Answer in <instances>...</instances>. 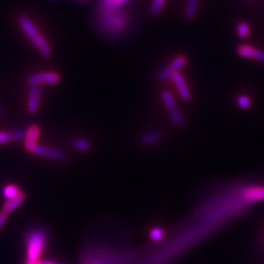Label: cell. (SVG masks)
I'll return each mask as SVG.
<instances>
[{
  "instance_id": "cell-5",
  "label": "cell",
  "mask_w": 264,
  "mask_h": 264,
  "mask_svg": "<svg viewBox=\"0 0 264 264\" xmlns=\"http://www.w3.org/2000/svg\"><path fill=\"white\" fill-rule=\"evenodd\" d=\"M27 81L30 86H39L40 84H57L60 81V75L54 72H41L31 75Z\"/></svg>"
},
{
  "instance_id": "cell-29",
  "label": "cell",
  "mask_w": 264,
  "mask_h": 264,
  "mask_svg": "<svg viewBox=\"0 0 264 264\" xmlns=\"http://www.w3.org/2000/svg\"><path fill=\"white\" fill-rule=\"evenodd\" d=\"M76 1H78V2H87L88 0H76Z\"/></svg>"
},
{
  "instance_id": "cell-30",
  "label": "cell",
  "mask_w": 264,
  "mask_h": 264,
  "mask_svg": "<svg viewBox=\"0 0 264 264\" xmlns=\"http://www.w3.org/2000/svg\"><path fill=\"white\" fill-rule=\"evenodd\" d=\"M0 116H2V110L0 108Z\"/></svg>"
},
{
  "instance_id": "cell-22",
  "label": "cell",
  "mask_w": 264,
  "mask_h": 264,
  "mask_svg": "<svg viewBox=\"0 0 264 264\" xmlns=\"http://www.w3.org/2000/svg\"><path fill=\"white\" fill-rule=\"evenodd\" d=\"M237 104L241 109H248L251 105V100L246 95H241L237 99Z\"/></svg>"
},
{
  "instance_id": "cell-19",
  "label": "cell",
  "mask_w": 264,
  "mask_h": 264,
  "mask_svg": "<svg viewBox=\"0 0 264 264\" xmlns=\"http://www.w3.org/2000/svg\"><path fill=\"white\" fill-rule=\"evenodd\" d=\"M166 2L167 0H152V3L150 6V13L153 16H158L163 11Z\"/></svg>"
},
{
  "instance_id": "cell-1",
  "label": "cell",
  "mask_w": 264,
  "mask_h": 264,
  "mask_svg": "<svg viewBox=\"0 0 264 264\" xmlns=\"http://www.w3.org/2000/svg\"><path fill=\"white\" fill-rule=\"evenodd\" d=\"M96 26L101 33L115 36L122 33L128 22V17L121 7L113 4V0H99L96 10Z\"/></svg>"
},
{
  "instance_id": "cell-27",
  "label": "cell",
  "mask_w": 264,
  "mask_h": 264,
  "mask_svg": "<svg viewBox=\"0 0 264 264\" xmlns=\"http://www.w3.org/2000/svg\"><path fill=\"white\" fill-rule=\"evenodd\" d=\"M40 264H56L55 262H53V261H46V260H41L40 261Z\"/></svg>"
},
{
  "instance_id": "cell-8",
  "label": "cell",
  "mask_w": 264,
  "mask_h": 264,
  "mask_svg": "<svg viewBox=\"0 0 264 264\" xmlns=\"http://www.w3.org/2000/svg\"><path fill=\"white\" fill-rule=\"evenodd\" d=\"M40 134V129L38 125H30L26 131L25 138V148L28 152H33L34 148L38 145V140Z\"/></svg>"
},
{
  "instance_id": "cell-14",
  "label": "cell",
  "mask_w": 264,
  "mask_h": 264,
  "mask_svg": "<svg viewBox=\"0 0 264 264\" xmlns=\"http://www.w3.org/2000/svg\"><path fill=\"white\" fill-rule=\"evenodd\" d=\"M199 9V0H187L184 6V17L187 20H192Z\"/></svg>"
},
{
  "instance_id": "cell-21",
  "label": "cell",
  "mask_w": 264,
  "mask_h": 264,
  "mask_svg": "<svg viewBox=\"0 0 264 264\" xmlns=\"http://www.w3.org/2000/svg\"><path fill=\"white\" fill-rule=\"evenodd\" d=\"M149 236H150V238H151L152 241L158 242V241H161L164 238L165 231L162 228H160V227H155V228L151 229Z\"/></svg>"
},
{
  "instance_id": "cell-6",
  "label": "cell",
  "mask_w": 264,
  "mask_h": 264,
  "mask_svg": "<svg viewBox=\"0 0 264 264\" xmlns=\"http://www.w3.org/2000/svg\"><path fill=\"white\" fill-rule=\"evenodd\" d=\"M32 153L37 156L55 160V161H65L66 160V154L63 151H61L59 149L51 148V147H45V146L38 145V144L34 148Z\"/></svg>"
},
{
  "instance_id": "cell-3",
  "label": "cell",
  "mask_w": 264,
  "mask_h": 264,
  "mask_svg": "<svg viewBox=\"0 0 264 264\" xmlns=\"http://www.w3.org/2000/svg\"><path fill=\"white\" fill-rule=\"evenodd\" d=\"M19 24L29 39L39 50V52L44 57H49L51 55V48L44 37L38 31L36 25L31 21V19L22 15L19 17Z\"/></svg>"
},
{
  "instance_id": "cell-28",
  "label": "cell",
  "mask_w": 264,
  "mask_h": 264,
  "mask_svg": "<svg viewBox=\"0 0 264 264\" xmlns=\"http://www.w3.org/2000/svg\"><path fill=\"white\" fill-rule=\"evenodd\" d=\"M40 261H41V260H38V261H34V262H26L25 264H40Z\"/></svg>"
},
{
  "instance_id": "cell-15",
  "label": "cell",
  "mask_w": 264,
  "mask_h": 264,
  "mask_svg": "<svg viewBox=\"0 0 264 264\" xmlns=\"http://www.w3.org/2000/svg\"><path fill=\"white\" fill-rule=\"evenodd\" d=\"M170 117L171 122L176 127H182L184 125V123H185L184 116H183L182 113L177 108L170 111Z\"/></svg>"
},
{
  "instance_id": "cell-25",
  "label": "cell",
  "mask_w": 264,
  "mask_h": 264,
  "mask_svg": "<svg viewBox=\"0 0 264 264\" xmlns=\"http://www.w3.org/2000/svg\"><path fill=\"white\" fill-rule=\"evenodd\" d=\"M7 219H8V213L3 210L0 211V230H1L2 227L5 225Z\"/></svg>"
},
{
  "instance_id": "cell-24",
  "label": "cell",
  "mask_w": 264,
  "mask_h": 264,
  "mask_svg": "<svg viewBox=\"0 0 264 264\" xmlns=\"http://www.w3.org/2000/svg\"><path fill=\"white\" fill-rule=\"evenodd\" d=\"M12 141L11 133L7 131H0V145L6 144L8 142Z\"/></svg>"
},
{
  "instance_id": "cell-4",
  "label": "cell",
  "mask_w": 264,
  "mask_h": 264,
  "mask_svg": "<svg viewBox=\"0 0 264 264\" xmlns=\"http://www.w3.org/2000/svg\"><path fill=\"white\" fill-rule=\"evenodd\" d=\"M187 64V58L184 55H179L177 56L175 59H173V61H171L167 68L163 69L159 75H158V78L162 81L164 80H168L170 78L172 77L173 75L179 73V71L185 67V65Z\"/></svg>"
},
{
  "instance_id": "cell-16",
  "label": "cell",
  "mask_w": 264,
  "mask_h": 264,
  "mask_svg": "<svg viewBox=\"0 0 264 264\" xmlns=\"http://www.w3.org/2000/svg\"><path fill=\"white\" fill-rule=\"evenodd\" d=\"M72 146L76 151L86 152V151L90 150L91 143L84 138H75L72 141Z\"/></svg>"
},
{
  "instance_id": "cell-18",
  "label": "cell",
  "mask_w": 264,
  "mask_h": 264,
  "mask_svg": "<svg viewBox=\"0 0 264 264\" xmlns=\"http://www.w3.org/2000/svg\"><path fill=\"white\" fill-rule=\"evenodd\" d=\"M2 193H3L4 198L8 201V200H11V199L17 197L21 192H20L19 188L16 185L10 184V185H7V186H5L3 188Z\"/></svg>"
},
{
  "instance_id": "cell-2",
  "label": "cell",
  "mask_w": 264,
  "mask_h": 264,
  "mask_svg": "<svg viewBox=\"0 0 264 264\" xmlns=\"http://www.w3.org/2000/svg\"><path fill=\"white\" fill-rule=\"evenodd\" d=\"M47 235L41 228H36L30 231L27 236V259L26 262L40 260L41 253L46 245Z\"/></svg>"
},
{
  "instance_id": "cell-11",
  "label": "cell",
  "mask_w": 264,
  "mask_h": 264,
  "mask_svg": "<svg viewBox=\"0 0 264 264\" xmlns=\"http://www.w3.org/2000/svg\"><path fill=\"white\" fill-rule=\"evenodd\" d=\"M171 79L173 80V83L176 86L177 91L179 95L181 96V98L183 100H189L191 98V92L183 75L180 73H177L172 75Z\"/></svg>"
},
{
  "instance_id": "cell-7",
  "label": "cell",
  "mask_w": 264,
  "mask_h": 264,
  "mask_svg": "<svg viewBox=\"0 0 264 264\" xmlns=\"http://www.w3.org/2000/svg\"><path fill=\"white\" fill-rule=\"evenodd\" d=\"M237 53L242 57L245 59H254L260 63H264V51L260 49H256L250 45L243 44L240 45L237 49Z\"/></svg>"
},
{
  "instance_id": "cell-13",
  "label": "cell",
  "mask_w": 264,
  "mask_h": 264,
  "mask_svg": "<svg viewBox=\"0 0 264 264\" xmlns=\"http://www.w3.org/2000/svg\"><path fill=\"white\" fill-rule=\"evenodd\" d=\"M25 198H26L25 195L23 193H20L17 197H15L11 200H8L3 206V211L10 213V212L16 210L24 203Z\"/></svg>"
},
{
  "instance_id": "cell-17",
  "label": "cell",
  "mask_w": 264,
  "mask_h": 264,
  "mask_svg": "<svg viewBox=\"0 0 264 264\" xmlns=\"http://www.w3.org/2000/svg\"><path fill=\"white\" fill-rule=\"evenodd\" d=\"M162 99H163V102H164L166 108L169 110V112L177 108L175 99L170 91H164L162 94Z\"/></svg>"
},
{
  "instance_id": "cell-12",
  "label": "cell",
  "mask_w": 264,
  "mask_h": 264,
  "mask_svg": "<svg viewBox=\"0 0 264 264\" xmlns=\"http://www.w3.org/2000/svg\"><path fill=\"white\" fill-rule=\"evenodd\" d=\"M163 137L162 132L159 130L148 131L141 137V143L144 146H151L153 144L158 143Z\"/></svg>"
},
{
  "instance_id": "cell-26",
  "label": "cell",
  "mask_w": 264,
  "mask_h": 264,
  "mask_svg": "<svg viewBox=\"0 0 264 264\" xmlns=\"http://www.w3.org/2000/svg\"><path fill=\"white\" fill-rule=\"evenodd\" d=\"M129 1H131V0H113V4L117 7H122L124 4H126Z\"/></svg>"
},
{
  "instance_id": "cell-23",
  "label": "cell",
  "mask_w": 264,
  "mask_h": 264,
  "mask_svg": "<svg viewBox=\"0 0 264 264\" xmlns=\"http://www.w3.org/2000/svg\"><path fill=\"white\" fill-rule=\"evenodd\" d=\"M12 141H24L26 138V131L22 129H15L10 132Z\"/></svg>"
},
{
  "instance_id": "cell-10",
  "label": "cell",
  "mask_w": 264,
  "mask_h": 264,
  "mask_svg": "<svg viewBox=\"0 0 264 264\" xmlns=\"http://www.w3.org/2000/svg\"><path fill=\"white\" fill-rule=\"evenodd\" d=\"M40 89L39 86H30L28 97V111L30 113H36L39 108Z\"/></svg>"
},
{
  "instance_id": "cell-9",
  "label": "cell",
  "mask_w": 264,
  "mask_h": 264,
  "mask_svg": "<svg viewBox=\"0 0 264 264\" xmlns=\"http://www.w3.org/2000/svg\"><path fill=\"white\" fill-rule=\"evenodd\" d=\"M242 198L246 203L264 200V187H246L242 191Z\"/></svg>"
},
{
  "instance_id": "cell-20",
  "label": "cell",
  "mask_w": 264,
  "mask_h": 264,
  "mask_svg": "<svg viewBox=\"0 0 264 264\" xmlns=\"http://www.w3.org/2000/svg\"><path fill=\"white\" fill-rule=\"evenodd\" d=\"M237 34L241 38H246L250 34V28L247 23L240 22L237 25Z\"/></svg>"
}]
</instances>
